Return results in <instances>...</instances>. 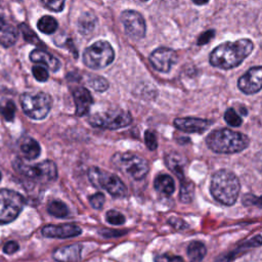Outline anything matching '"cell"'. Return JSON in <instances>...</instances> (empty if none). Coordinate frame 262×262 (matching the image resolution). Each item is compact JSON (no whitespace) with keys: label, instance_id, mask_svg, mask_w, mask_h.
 I'll return each mask as SVG.
<instances>
[{"label":"cell","instance_id":"24","mask_svg":"<svg viewBox=\"0 0 262 262\" xmlns=\"http://www.w3.org/2000/svg\"><path fill=\"white\" fill-rule=\"evenodd\" d=\"M262 245V236L260 235H257L255 237H253L252 239L248 241L247 243L243 244L242 247H239L238 250H235L234 252H231L229 254H226V256H222L220 258H223V259H218L216 260V262H230L232 259H234L237 255L242 254L243 253V249H247V248H251V247H259Z\"/></svg>","mask_w":262,"mask_h":262},{"label":"cell","instance_id":"28","mask_svg":"<svg viewBox=\"0 0 262 262\" xmlns=\"http://www.w3.org/2000/svg\"><path fill=\"white\" fill-rule=\"evenodd\" d=\"M0 114L6 121H12L15 115V104L12 100H4L0 103Z\"/></svg>","mask_w":262,"mask_h":262},{"label":"cell","instance_id":"11","mask_svg":"<svg viewBox=\"0 0 262 262\" xmlns=\"http://www.w3.org/2000/svg\"><path fill=\"white\" fill-rule=\"evenodd\" d=\"M121 21L126 34L133 40L142 39L145 36L146 26L143 16L136 10L128 9L121 13Z\"/></svg>","mask_w":262,"mask_h":262},{"label":"cell","instance_id":"31","mask_svg":"<svg viewBox=\"0 0 262 262\" xmlns=\"http://www.w3.org/2000/svg\"><path fill=\"white\" fill-rule=\"evenodd\" d=\"M89 86L98 92H103L108 88V82L101 76H91L88 80Z\"/></svg>","mask_w":262,"mask_h":262},{"label":"cell","instance_id":"37","mask_svg":"<svg viewBox=\"0 0 262 262\" xmlns=\"http://www.w3.org/2000/svg\"><path fill=\"white\" fill-rule=\"evenodd\" d=\"M89 203L92 206V208L99 210L102 208L103 204H104V195L101 192H96L94 194H92L89 198Z\"/></svg>","mask_w":262,"mask_h":262},{"label":"cell","instance_id":"15","mask_svg":"<svg viewBox=\"0 0 262 262\" xmlns=\"http://www.w3.org/2000/svg\"><path fill=\"white\" fill-rule=\"evenodd\" d=\"M212 122L205 119L200 118H177L174 120V126L183 132L186 133H203L205 132L210 126Z\"/></svg>","mask_w":262,"mask_h":262},{"label":"cell","instance_id":"30","mask_svg":"<svg viewBox=\"0 0 262 262\" xmlns=\"http://www.w3.org/2000/svg\"><path fill=\"white\" fill-rule=\"evenodd\" d=\"M19 30L24 36V39L27 42L32 43L33 45H42V42L39 40V38L37 37L35 32L27 24H20Z\"/></svg>","mask_w":262,"mask_h":262},{"label":"cell","instance_id":"5","mask_svg":"<svg viewBox=\"0 0 262 262\" xmlns=\"http://www.w3.org/2000/svg\"><path fill=\"white\" fill-rule=\"evenodd\" d=\"M113 166L135 180H141L149 170L148 163L142 157L133 152H116L111 160Z\"/></svg>","mask_w":262,"mask_h":262},{"label":"cell","instance_id":"16","mask_svg":"<svg viewBox=\"0 0 262 262\" xmlns=\"http://www.w3.org/2000/svg\"><path fill=\"white\" fill-rule=\"evenodd\" d=\"M73 98L76 104V115L85 116L93 102L90 92L84 87H77L73 91Z\"/></svg>","mask_w":262,"mask_h":262},{"label":"cell","instance_id":"18","mask_svg":"<svg viewBox=\"0 0 262 262\" xmlns=\"http://www.w3.org/2000/svg\"><path fill=\"white\" fill-rule=\"evenodd\" d=\"M29 57L31 61L36 63H42L50 69L52 72H56L60 68V61L55 56L41 49H34L33 51H31Z\"/></svg>","mask_w":262,"mask_h":262},{"label":"cell","instance_id":"22","mask_svg":"<svg viewBox=\"0 0 262 262\" xmlns=\"http://www.w3.org/2000/svg\"><path fill=\"white\" fill-rule=\"evenodd\" d=\"M155 188L158 192L164 194V195H171L175 190V183L171 176L167 174H161L157 176L154 182Z\"/></svg>","mask_w":262,"mask_h":262},{"label":"cell","instance_id":"19","mask_svg":"<svg viewBox=\"0 0 262 262\" xmlns=\"http://www.w3.org/2000/svg\"><path fill=\"white\" fill-rule=\"evenodd\" d=\"M16 39V29L0 17V44L4 47H9L15 43Z\"/></svg>","mask_w":262,"mask_h":262},{"label":"cell","instance_id":"36","mask_svg":"<svg viewBox=\"0 0 262 262\" xmlns=\"http://www.w3.org/2000/svg\"><path fill=\"white\" fill-rule=\"evenodd\" d=\"M144 141L148 149L155 150L158 147V140L157 136L154 131L151 130H146L144 133Z\"/></svg>","mask_w":262,"mask_h":262},{"label":"cell","instance_id":"43","mask_svg":"<svg viewBox=\"0 0 262 262\" xmlns=\"http://www.w3.org/2000/svg\"><path fill=\"white\" fill-rule=\"evenodd\" d=\"M192 2L196 5H205L209 2V0H192Z\"/></svg>","mask_w":262,"mask_h":262},{"label":"cell","instance_id":"34","mask_svg":"<svg viewBox=\"0 0 262 262\" xmlns=\"http://www.w3.org/2000/svg\"><path fill=\"white\" fill-rule=\"evenodd\" d=\"M40 1L49 10L59 12L63 9L66 0H40Z\"/></svg>","mask_w":262,"mask_h":262},{"label":"cell","instance_id":"45","mask_svg":"<svg viewBox=\"0 0 262 262\" xmlns=\"http://www.w3.org/2000/svg\"><path fill=\"white\" fill-rule=\"evenodd\" d=\"M142 1H146V0H142Z\"/></svg>","mask_w":262,"mask_h":262},{"label":"cell","instance_id":"42","mask_svg":"<svg viewBox=\"0 0 262 262\" xmlns=\"http://www.w3.org/2000/svg\"><path fill=\"white\" fill-rule=\"evenodd\" d=\"M173 227L177 228V229H183V228H186L187 227V224L182 220V219H179V218H175V217H172L169 219L168 221Z\"/></svg>","mask_w":262,"mask_h":262},{"label":"cell","instance_id":"13","mask_svg":"<svg viewBox=\"0 0 262 262\" xmlns=\"http://www.w3.org/2000/svg\"><path fill=\"white\" fill-rule=\"evenodd\" d=\"M237 86L245 94H255L262 89V67L249 69L237 81Z\"/></svg>","mask_w":262,"mask_h":262},{"label":"cell","instance_id":"21","mask_svg":"<svg viewBox=\"0 0 262 262\" xmlns=\"http://www.w3.org/2000/svg\"><path fill=\"white\" fill-rule=\"evenodd\" d=\"M166 164L168 166V168L174 173L176 174V176L179 178L180 181L185 180L184 177V172H183V168H184V159L176 154V152H172L169 154L166 157Z\"/></svg>","mask_w":262,"mask_h":262},{"label":"cell","instance_id":"25","mask_svg":"<svg viewBox=\"0 0 262 262\" xmlns=\"http://www.w3.org/2000/svg\"><path fill=\"white\" fill-rule=\"evenodd\" d=\"M207 253V249L201 242H192L187 248V255L190 262H201Z\"/></svg>","mask_w":262,"mask_h":262},{"label":"cell","instance_id":"23","mask_svg":"<svg viewBox=\"0 0 262 262\" xmlns=\"http://www.w3.org/2000/svg\"><path fill=\"white\" fill-rule=\"evenodd\" d=\"M96 25V16L91 12L83 13L78 19V30L82 35L90 34Z\"/></svg>","mask_w":262,"mask_h":262},{"label":"cell","instance_id":"17","mask_svg":"<svg viewBox=\"0 0 262 262\" xmlns=\"http://www.w3.org/2000/svg\"><path fill=\"white\" fill-rule=\"evenodd\" d=\"M82 245L74 244L58 248L53 253V259L57 262H78L81 259Z\"/></svg>","mask_w":262,"mask_h":262},{"label":"cell","instance_id":"41","mask_svg":"<svg viewBox=\"0 0 262 262\" xmlns=\"http://www.w3.org/2000/svg\"><path fill=\"white\" fill-rule=\"evenodd\" d=\"M18 244L16 243V242H14V241H10V242H8V243H6L5 245H4V247H3V252L5 253V254H9V255H11V254H13V253H15L16 251H18Z\"/></svg>","mask_w":262,"mask_h":262},{"label":"cell","instance_id":"32","mask_svg":"<svg viewBox=\"0 0 262 262\" xmlns=\"http://www.w3.org/2000/svg\"><path fill=\"white\" fill-rule=\"evenodd\" d=\"M224 120L229 126H232V127H238L243 123L242 118L237 115V113L233 108H228L227 111H225Z\"/></svg>","mask_w":262,"mask_h":262},{"label":"cell","instance_id":"9","mask_svg":"<svg viewBox=\"0 0 262 262\" xmlns=\"http://www.w3.org/2000/svg\"><path fill=\"white\" fill-rule=\"evenodd\" d=\"M88 122L96 128L116 130L129 126L132 123V116L124 110H112L92 115Z\"/></svg>","mask_w":262,"mask_h":262},{"label":"cell","instance_id":"6","mask_svg":"<svg viewBox=\"0 0 262 262\" xmlns=\"http://www.w3.org/2000/svg\"><path fill=\"white\" fill-rule=\"evenodd\" d=\"M87 174L91 184L94 187L104 189L115 198L126 196L127 187L117 175L98 167H90Z\"/></svg>","mask_w":262,"mask_h":262},{"label":"cell","instance_id":"44","mask_svg":"<svg viewBox=\"0 0 262 262\" xmlns=\"http://www.w3.org/2000/svg\"><path fill=\"white\" fill-rule=\"evenodd\" d=\"M1 178H2V174H1V172H0V180H1Z\"/></svg>","mask_w":262,"mask_h":262},{"label":"cell","instance_id":"8","mask_svg":"<svg viewBox=\"0 0 262 262\" xmlns=\"http://www.w3.org/2000/svg\"><path fill=\"white\" fill-rule=\"evenodd\" d=\"M52 99L45 92L37 94L24 93L20 95V105L24 113L34 120L44 119L50 112Z\"/></svg>","mask_w":262,"mask_h":262},{"label":"cell","instance_id":"4","mask_svg":"<svg viewBox=\"0 0 262 262\" xmlns=\"http://www.w3.org/2000/svg\"><path fill=\"white\" fill-rule=\"evenodd\" d=\"M12 166L14 171L23 177L41 184L51 182L57 177V168L54 162L50 160H45L35 165H30L20 159H15Z\"/></svg>","mask_w":262,"mask_h":262},{"label":"cell","instance_id":"2","mask_svg":"<svg viewBox=\"0 0 262 262\" xmlns=\"http://www.w3.org/2000/svg\"><path fill=\"white\" fill-rule=\"evenodd\" d=\"M208 147L218 154H235L246 149L250 144L247 135L227 128L213 130L206 138Z\"/></svg>","mask_w":262,"mask_h":262},{"label":"cell","instance_id":"29","mask_svg":"<svg viewBox=\"0 0 262 262\" xmlns=\"http://www.w3.org/2000/svg\"><path fill=\"white\" fill-rule=\"evenodd\" d=\"M180 201L182 203H189L193 195V183L183 180L180 181Z\"/></svg>","mask_w":262,"mask_h":262},{"label":"cell","instance_id":"33","mask_svg":"<svg viewBox=\"0 0 262 262\" xmlns=\"http://www.w3.org/2000/svg\"><path fill=\"white\" fill-rule=\"evenodd\" d=\"M105 219L108 223L113 225H121L125 222V217L123 214L116 210H110L105 214Z\"/></svg>","mask_w":262,"mask_h":262},{"label":"cell","instance_id":"10","mask_svg":"<svg viewBox=\"0 0 262 262\" xmlns=\"http://www.w3.org/2000/svg\"><path fill=\"white\" fill-rule=\"evenodd\" d=\"M25 206L24 196L11 189H0V224H6L19 215Z\"/></svg>","mask_w":262,"mask_h":262},{"label":"cell","instance_id":"12","mask_svg":"<svg viewBox=\"0 0 262 262\" xmlns=\"http://www.w3.org/2000/svg\"><path fill=\"white\" fill-rule=\"evenodd\" d=\"M149 61L155 70L162 73H168L177 62V54L171 48L159 47L150 53Z\"/></svg>","mask_w":262,"mask_h":262},{"label":"cell","instance_id":"3","mask_svg":"<svg viewBox=\"0 0 262 262\" xmlns=\"http://www.w3.org/2000/svg\"><path fill=\"white\" fill-rule=\"evenodd\" d=\"M239 189L238 178L229 170H219L212 176L210 191L214 199L223 205H233L237 200Z\"/></svg>","mask_w":262,"mask_h":262},{"label":"cell","instance_id":"35","mask_svg":"<svg viewBox=\"0 0 262 262\" xmlns=\"http://www.w3.org/2000/svg\"><path fill=\"white\" fill-rule=\"evenodd\" d=\"M32 74L35 77V79L37 81H40V82H45L49 78L48 71L44 67H42V66H35V67H33L32 68Z\"/></svg>","mask_w":262,"mask_h":262},{"label":"cell","instance_id":"20","mask_svg":"<svg viewBox=\"0 0 262 262\" xmlns=\"http://www.w3.org/2000/svg\"><path fill=\"white\" fill-rule=\"evenodd\" d=\"M19 147H20V150H21L24 157L27 160H34V159L38 158L41 152V147H40V144L38 143V141L29 136L25 137L20 141Z\"/></svg>","mask_w":262,"mask_h":262},{"label":"cell","instance_id":"1","mask_svg":"<svg viewBox=\"0 0 262 262\" xmlns=\"http://www.w3.org/2000/svg\"><path fill=\"white\" fill-rule=\"evenodd\" d=\"M253 48V42L247 38L234 42H224L213 49L209 61L215 68L229 70L239 66L250 55Z\"/></svg>","mask_w":262,"mask_h":262},{"label":"cell","instance_id":"40","mask_svg":"<svg viewBox=\"0 0 262 262\" xmlns=\"http://www.w3.org/2000/svg\"><path fill=\"white\" fill-rule=\"evenodd\" d=\"M215 35V31L213 30H209L204 32L202 35H200L199 39H198V45H204L207 44L209 41H211L213 39Z\"/></svg>","mask_w":262,"mask_h":262},{"label":"cell","instance_id":"7","mask_svg":"<svg viewBox=\"0 0 262 262\" xmlns=\"http://www.w3.org/2000/svg\"><path fill=\"white\" fill-rule=\"evenodd\" d=\"M115 58V51L107 41L99 40L87 47L83 53V62L86 67L99 70L107 67Z\"/></svg>","mask_w":262,"mask_h":262},{"label":"cell","instance_id":"38","mask_svg":"<svg viewBox=\"0 0 262 262\" xmlns=\"http://www.w3.org/2000/svg\"><path fill=\"white\" fill-rule=\"evenodd\" d=\"M243 203L246 206H258V207H262V195L261 196H255L253 194H246L243 198Z\"/></svg>","mask_w":262,"mask_h":262},{"label":"cell","instance_id":"26","mask_svg":"<svg viewBox=\"0 0 262 262\" xmlns=\"http://www.w3.org/2000/svg\"><path fill=\"white\" fill-rule=\"evenodd\" d=\"M47 211L50 215L57 218H64L69 215L68 206L59 200L51 201L47 206Z\"/></svg>","mask_w":262,"mask_h":262},{"label":"cell","instance_id":"27","mask_svg":"<svg viewBox=\"0 0 262 262\" xmlns=\"http://www.w3.org/2000/svg\"><path fill=\"white\" fill-rule=\"evenodd\" d=\"M58 24L57 20L50 15H44L42 16L38 23H37V28L39 29L40 32L44 34H52L57 30Z\"/></svg>","mask_w":262,"mask_h":262},{"label":"cell","instance_id":"39","mask_svg":"<svg viewBox=\"0 0 262 262\" xmlns=\"http://www.w3.org/2000/svg\"><path fill=\"white\" fill-rule=\"evenodd\" d=\"M156 262H183L182 258L179 256H173L169 254L159 255L155 258Z\"/></svg>","mask_w":262,"mask_h":262},{"label":"cell","instance_id":"14","mask_svg":"<svg viewBox=\"0 0 262 262\" xmlns=\"http://www.w3.org/2000/svg\"><path fill=\"white\" fill-rule=\"evenodd\" d=\"M41 232L46 237L70 238L81 234L82 229L76 224L67 223L58 225H46L42 228Z\"/></svg>","mask_w":262,"mask_h":262}]
</instances>
